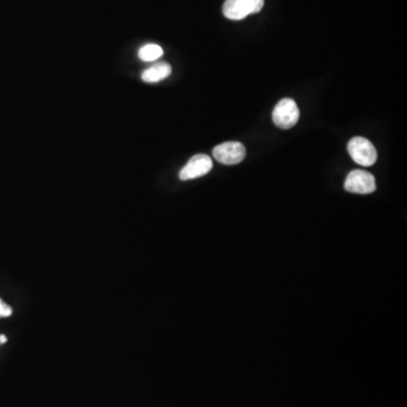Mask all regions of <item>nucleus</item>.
<instances>
[{"label":"nucleus","mask_w":407,"mask_h":407,"mask_svg":"<svg viewBox=\"0 0 407 407\" xmlns=\"http://www.w3.org/2000/svg\"><path fill=\"white\" fill-rule=\"evenodd\" d=\"M347 150L353 161L363 167H371L378 159V154L373 143L363 137H354L347 145Z\"/></svg>","instance_id":"f257e3e1"},{"label":"nucleus","mask_w":407,"mask_h":407,"mask_svg":"<svg viewBox=\"0 0 407 407\" xmlns=\"http://www.w3.org/2000/svg\"><path fill=\"white\" fill-rule=\"evenodd\" d=\"M300 118V111L295 100L283 98L280 100L273 111V122L282 129L295 127Z\"/></svg>","instance_id":"f03ea898"},{"label":"nucleus","mask_w":407,"mask_h":407,"mask_svg":"<svg viewBox=\"0 0 407 407\" xmlns=\"http://www.w3.org/2000/svg\"><path fill=\"white\" fill-rule=\"evenodd\" d=\"M375 187L377 186L375 176L363 170H353L352 172H349L344 183L345 190L352 194H373Z\"/></svg>","instance_id":"7ed1b4c3"},{"label":"nucleus","mask_w":407,"mask_h":407,"mask_svg":"<svg viewBox=\"0 0 407 407\" xmlns=\"http://www.w3.org/2000/svg\"><path fill=\"white\" fill-rule=\"evenodd\" d=\"M213 155L222 164H239L246 157V148L239 142H226L217 145Z\"/></svg>","instance_id":"20e7f679"},{"label":"nucleus","mask_w":407,"mask_h":407,"mask_svg":"<svg viewBox=\"0 0 407 407\" xmlns=\"http://www.w3.org/2000/svg\"><path fill=\"white\" fill-rule=\"evenodd\" d=\"M213 168V162L211 157L205 154H197L193 156L187 164L180 171L179 178L183 181L186 180L197 179L205 176Z\"/></svg>","instance_id":"39448f33"},{"label":"nucleus","mask_w":407,"mask_h":407,"mask_svg":"<svg viewBox=\"0 0 407 407\" xmlns=\"http://www.w3.org/2000/svg\"><path fill=\"white\" fill-rule=\"evenodd\" d=\"M223 14L228 20H240L250 15L248 0H226L223 5Z\"/></svg>","instance_id":"423d86ee"},{"label":"nucleus","mask_w":407,"mask_h":407,"mask_svg":"<svg viewBox=\"0 0 407 407\" xmlns=\"http://www.w3.org/2000/svg\"><path fill=\"white\" fill-rule=\"evenodd\" d=\"M172 68L168 63H157L145 70L142 74V79L145 83H157L171 75Z\"/></svg>","instance_id":"0eeeda50"},{"label":"nucleus","mask_w":407,"mask_h":407,"mask_svg":"<svg viewBox=\"0 0 407 407\" xmlns=\"http://www.w3.org/2000/svg\"><path fill=\"white\" fill-rule=\"evenodd\" d=\"M163 55V49L159 44H150L142 46L138 51L139 59L145 63H150L161 58Z\"/></svg>","instance_id":"6e6552de"},{"label":"nucleus","mask_w":407,"mask_h":407,"mask_svg":"<svg viewBox=\"0 0 407 407\" xmlns=\"http://www.w3.org/2000/svg\"><path fill=\"white\" fill-rule=\"evenodd\" d=\"M250 15L259 13L264 7V0H248Z\"/></svg>","instance_id":"1a4fd4ad"},{"label":"nucleus","mask_w":407,"mask_h":407,"mask_svg":"<svg viewBox=\"0 0 407 407\" xmlns=\"http://www.w3.org/2000/svg\"><path fill=\"white\" fill-rule=\"evenodd\" d=\"M12 314V306L5 304V302L0 299V318L9 317Z\"/></svg>","instance_id":"9d476101"},{"label":"nucleus","mask_w":407,"mask_h":407,"mask_svg":"<svg viewBox=\"0 0 407 407\" xmlns=\"http://www.w3.org/2000/svg\"><path fill=\"white\" fill-rule=\"evenodd\" d=\"M7 338L5 335H0V343H6Z\"/></svg>","instance_id":"9b49d317"}]
</instances>
